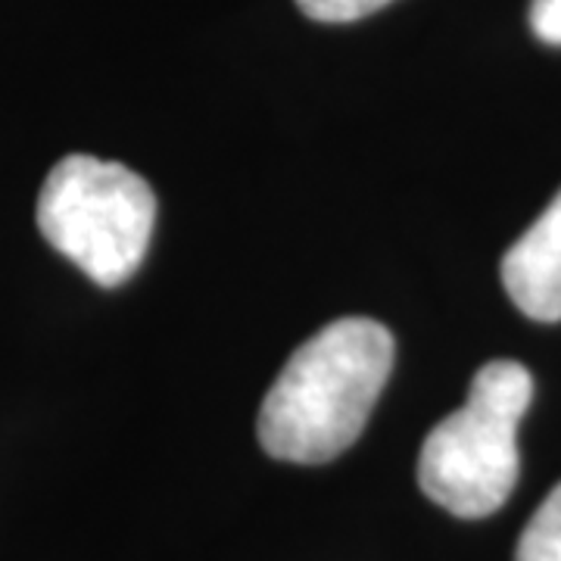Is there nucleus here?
Listing matches in <instances>:
<instances>
[{
  "instance_id": "nucleus-5",
  "label": "nucleus",
  "mask_w": 561,
  "mask_h": 561,
  "mask_svg": "<svg viewBox=\"0 0 561 561\" xmlns=\"http://www.w3.org/2000/svg\"><path fill=\"white\" fill-rule=\"evenodd\" d=\"M515 561H561V483L524 527Z\"/></svg>"
},
{
  "instance_id": "nucleus-7",
  "label": "nucleus",
  "mask_w": 561,
  "mask_h": 561,
  "mask_svg": "<svg viewBox=\"0 0 561 561\" xmlns=\"http://www.w3.org/2000/svg\"><path fill=\"white\" fill-rule=\"evenodd\" d=\"M530 28L546 44H561V0H534Z\"/></svg>"
},
{
  "instance_id": "nucleus-4",
  "label": "nucleus",
  "mask_w": 561,
  "mask_h": 561,
  "mask_svg": "<svg viewBox=\"0 0 561 561\" xmlns=\"http://www.w3.org/2000/svg\"><path fill=\"white\" fill-rule=\"evenodd\" d=\"M502 284L534 321H561V191L502 260Z\"/></svg>"
},
{
  "instance_id": "nucleus-6",
  "label": "nucleus",
  "mask_w": 561,
  "mask_h": 561,
  "mask_svg": "<svg viewBox=\"0 0 561 561\" xmlns=\"http://www.w3.org/2000/svg\"><path fill=\"white\" fill-rule=\"evenodd\" d=\"M393 0H297L302 13L316 22H356L378 13Z\"/></svg>"
},
{
  "instance_id": "nucleus-2",
  "label": "nucleus",
  "mask_w": 561,
  "mask_h": 561,
  "mask_svg": "<svg viewBox=\"0 0 561 561\" xmlns=\"http://www.w3.org/2000/svg\"><path fill=\"white\" fill-rule=\"evenodd\" d=\"M530 400L534 378L522 362L481 365L465 405L446 415L421 446L419 483L424 496L456 518H486L500 512L518 483V424Z\"/></svg>"
},
{
  "instance_id": "nucleus-1",
  "label": "nucleus",
  "mask_w": 561,
  "mask_h": 561,
  "mask_svg": "<svg viewBox=\"0 0 561 561\" xmlns=\"http://www.w3.org/2000/svg\"><path fill=\"white\" fill-rule=\"evenodd\" d=\"M393 371V334L375 319L331 321L287 359L260 409L262 449L324 465L359 440Z\"/></svg>"
},
{
  "instance_id": "nucleus-3",
  "label": "nucleus",
  "mask_w": 561,
  "mask_h": 561,
  "mask_svg": "<svg viewBox=\"0 0 561 561\" xmlns=\"http://www.w3.org/2000/svg\"><path fill=\"white\" fill-rule=\"evenodd\" d=\"M44 241L101 287H119L140 268L157 225L147 179L122 162L88 153L62 157L35 206Z\"/></svg>"
}]
</instances>
